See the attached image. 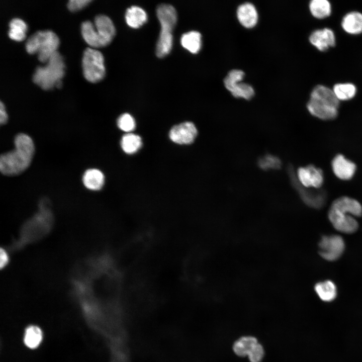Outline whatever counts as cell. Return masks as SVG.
Listing matches in <instances>:
<instances>
[{
    "mask_svg": "<svg viewBox=\"0 0 362 362\" xmlns=\"http://www.w3.org/2000/svg\"><path fill=\"white\" fill-rule=\"evenodd\" d=\"M14 144V149L0 157V170L6 176H16L24 172L31 165L35 154L34 141L27 134L16 135Z\"/></svg>",
    "mask_w": 362,
    "mask_h": 362,
    "instance_id": "6da1fadb",
    "label": "cell"
},
{
    "mask_svg": "<svg viewBox=\"0 0 362 362\" xmlns=\"http://www.w3.org/2000/svg\"><path fill=\"white\" fill-rule=\"evenodd\" d=\"M362 215V207L356 200L341 197L334 200L328 212L330 222L337 231L346 234L355 232L358 224L355 219Z\"/></svg>",
    "mask_w": 362,
    "mask_h": 362,
    "instance_id": "7a4b0ae2",
    "label": "cell"
},
{
    "mask_svg": "<svg viewBox=\"0 0 362 362\" xmlns=\"http://www.w3.org/2000/svg\"><path fill=\"white\" fill-rule=\"evenodd\" d=\"M339 101L332 89L317 85L312 90L307 108L314 117L324 120L335 119L338 115Z\"/></svg>",
    "mask_w": 362,
    "mask_h": 362,
    "instance_id": "3957f363",
    "label": "cell"
},
{
    "mask_svg": "<svg viewBox=\"0 0 362 362\" xmlns=\"http://www.w3.org/2000/svg\"><path fill=\"white\" fill-rule=\"evenodd\" d=\"M156 14L161 30L157 42L156 53L158 57L162 58L168 54L172 49V33L177 22V14L172 6L167 4L158 6Z\"/></svg>",
    "mask_w": 362,
    "mask_h": 362,
    "instance_id": "277c9868",
    "label": "cell"
},
{
    "mask_svg": "<svg viewBox=\"0 0 362 362\" xmlns=\"http://www.w3.org/2000/svg\"><path fill=\"white\" fill-rule=\"evenodd\" d=\"M44 66L36 68L33 81L44 90L61 85V79L64 75L65 65L62 56L58 52L54 53Z\"/></svg>",
    "mask_w": 362,
    "mask_h": 362,
    "instance_id": "5b68a950",
    "label": "cell"
},
{
    "mask_svg": "<svg viewBox=\"0 0 362 362\" xmlns=\"http://www.w3.org/2000/svg\"><path fill=\"white\" fill-rule=\"evenodd\" d=\"M59 45V39L53 31H39L31 35L27 40L25 48L31 54L37 53L39 60L46 63L56 52Z\"/></svg>",
    "mask_w": 362,
    "mask_h": 362,
    "instance_id": "8992f818",
    "label": "cell"
},
{
    "mask_svg": "<svg viewBox=\"0 0 362 362\" xmlns=\"http://www.w3.org/2000/svg\"><path fill=\"white\" fill-rule=\"evenodd\" d=\"M82 67L84 77L90 82H98L105 76L104 56L96 49H85L82 59Z\"/></svg>",
    "mask_w": 362,
    "mask_h": 362,
    "instance_id": "52a82bcc",
    "label": "cell"
},
{
    "mask_svg": "<svg viewBox=\"0 0 362 362\" xmlns=\"http://www.w3.org/2000/svg\"><path fill=\"white\" fill-rule=\"evenodd\" d=\"M319 254L328 261L338 259L345 249V243L341 236L338 235H325L319 243Z\"/></svg>",
    "mask_w": 362,
    "mask_h": 362,
    "instance_id": "ba28073f",
    "label": "cell"
},
{
    "mask_svg": "<svg viewBox=\"0 0 362 362\" xmlns=\"http://www.w3.org/2000/svg\"><path fill=\"white\" fill-rule=\"evenodd\" d=\"M293 184L297 189L303 201L308 206L319 209L322 207L326 201V194L321 189H310L302 186L296 179L294 173L291 175Z\"/></svg>",
    "mask_w": 362,
    "mask_h": 362,
    "instance_id": "9c48e42d",
    "label": "cell"
},
{
    "mask_svg": "<svg viewBox=\"0 0 362 362\" xmlns=\"http://www.w3.org/2000/svg\"><path fill=\"white\" fill-rule=\"evenodd\" d=\"M297 174L299 183L305 188L319 189L323 183L322 170L313 165L299 168Z\"/></svg>",
    "mask_w": 362,
    "mask_h": 362,
    "instance_id": "30bf717a",
    "label": "cell"
},
{
    "mask_svg": "<svg viewBox=\"0 0 362 362\" xmlns=\"http://www.w3.org/2000/svg\"><path fill=\"white\" fill-rule=\"evenodd\" d=\"M197 129L192 122H186L173 126L170 130V140L179 144L192 143L197 135Z\"/></svg>",
    "mask_w": 362,
    "mask_h": 362,
    "instance_id": "8fae6325",
    "label": "cell"
},
{
    "mask_svg": "<svg viewBox=\"0 0 362 362\" xmlns=\"http://www.w3.org/2000/svg\"><path fill=\"white\" fill-rule=\"evenodd\" d=\"M94 26L103 46L109 45L116 34V29L112 20L107 16L99 15L96 17Z\"/></svg>",
    "mask_w": 362,
    "mask_h": 362,
    "instance_id": "7c38bea8",
    "label": "cell"
},
{
    "mask_svg": "<svg viewBox=\"0 0 362 362\" xmlns=\"http://www.w3.org/2000/svg\"><path fill=\"white\" fill-rule=\"evenodd\" d=\"M309 41L318 50L323 52L335 46L336 39L333 31L328 28L317 29L310 35Z\"/></svg>",
    "mask_w": 362,
    "mask_h": 362,
    "instance_id": "4fadbf2b",
    "label": "cell"
},
{
    "mask_svg": "<svg viewBox=\"0 0 362 362\" xmlns=\"http://www.w3.org/2000/svg\"><path fill=\"white\" fill-rule=\"evenodd\" d=\"M332 168L335 175L342 180H348L352 177L355 170V164L343 155H336L332 161Z\"/></svg>",
    "mask_w": 362,
    "mask_h": 362,
    "instance_id": "5bb4252c",
    "label": "cell"
},
{
    "mask_svg": "<svg viewBox=\"0 0 362 362\" xmlns=\"http://www.w3.org/2000/svg\"><path fill=\"white\" fill-rule=\"evenodd\" d=\"M237 17L239 23L245 28L254 27L258 21V14L255 7L251 3H246L237 8Z\"/></svg>",
    "mask_w": 362,
    "mask_h": 362,
    "instance_id": "9a60e30c",
    "label": "cell"
},
{
    "mask_svg": "<svg viewBox=\"0 0 362 362\" xmlns=\"http://www.w3.org/2000/svg\"><path fill=\"white\" fill-rule=\"evenodd\" d=\"M82 182L87 189L92 191H99L104 186L105 175L103 172L98 168H88L83 173Z\"/></svg>",
    "mask_w": 362,
    "mask_h": 362,
    "instance_id": "2e32d148",
    "label": "cell"
},
{
    "mask_svg": "<svg viewBox=\"0 0 362 362\" xmlns=\"http://www.w3.org/2000/svg\"><path fill=\"white\" fill-rule=\"evenodd\" d=\"M341 26L343 30L351 35L362 33V13L353 11L346 14L342 18Z\"/></svg>",
    "mask_w": 362,
    "mask_h": 362,
    "instance_id": "e0dca14e",
    "label": "cell"
},
{
    "mask_svg": "<svg viewBox=\"0 0 362 362\" xmlns=\"http://www.w3.org/2000/svg\"><path fill=\"white\" fill-rule=\"evenodd\" d=\"M314 289L320 299L325 302L333 301L337 295L336 286L330 280L317 283Z\"/></svg>",
    "mask_w": 362,
    "mask_h": 362,
    "instance_id": "ac0fdd59",
    "label": "cell"
},
{
    "mask_svg": "<svg viewBox=\"0 0 362 362\" xmlns=\"http://www.w3.org/2000/svg\"><path fill=\"white\" fill-rule=\"evenodd\" d=\"M125 19L128 25L133 28H138L143 25L147 20L146 12L138 6L129 8L125 14Z\"/></svg>",
    "mask_w": 362,
    "mask_h": 362,
    "instance_id": "d6986e66",
    "label": "cell"
},
{
    "mask_svg": "<svg viewBox=\"0 0 362 362\" xmlns=\"http://www.w3.org/2000/svg\"><path fill=\"white\" fill-rule=\"evenodd\" d=\"M81 32L83 39L90 46L95 48L103 47L92 22H83L81 25Z\"/></svg>",
    "mask_w": 362,
    "mask_h": 362,
    "instance_id": "ffe728a7",
    "label": "cell"
},
{
    "mask_svg": "<svg viewBox=\"0 0 362 362\" xmlns=\"http://www.w3.org/2000/svg\"><path fill=\"white\" fill-rule=\"evenodd\" d=\"M201 34L195 31L185 33L181 37L182 45L191 53H197L201 48Z\"/></svg>",
    "mask_w": 362,
    "mask_h": 362,
    "instance_id": "44dd1931",
    "label": "cell"
},
{
    "mask_svg": "<svg viewBox=\"0 0 362 362\" xmlns=\"http://www.w3.org/2000/svg\"><path fill=\"white\" fill-rule=\"evenodd\" d=\"M309 10L312 15L318 19L329 17L331 13V6L327 0H312L309 3Z\"/></svg>",
    "mask_w": 362,
    "mask_h": 362,
    "instance_id": "7402d4cb",
    "label": "cell"
},
{
    "mask_svg": "<svg viewBox=\"0 0 362 362\" xmlns=\"http://www.w3.org/2000/svg\"><path fill=\"white\" fill-rule=\"evenodd\" d=\"M9 27L8 35L12 40L22 41L25 38L27 26L24 21L19 18H14L10 21Z\"/></svg>",
    "mask_w": 362,
    "mask_h": 362,
    "instance_id": "603a6c76",
    "label": "cell"
},
{
    "mask_svg": "<svg viewBox=\"0 0 362 362\" xmlns=\"http://www.w3.org/2000/svg\"><path fill=\"white\" fill-rule=\"evenodd\" d=\"M257 342V339L253 336L242 337L234 342L233 351L239 356H247L250 350Z\"/></svg>",
    "mask_w": 362,
    "mask_h": 362,
    "instance_id": "cb8c5ba5",
    "label": "cell"
},
{
    "mask_svg": "<svg viewBox=\"0 0 362 362\" xmlns=\"http://www.w3.org/2000/svg\"><path fill=\"white\" fill-rule=\"evenodd\" d=\"M332 90L339 101L349 100L356 93V86L349 82L336 83L333 86Z\"/></svg>",
    "mask_w": 362,
    "mask_h": 362,
    "instance_id": "d4e9b609",
    "label": "cell"
},
{
    "mask_svg": "<svg viewBox=\"0 0 362 362\" xmlns=\"http://www.w3.org/2000/svg\"><path fill=\"white\" fill-rule=\"evenodd\" d=\"M121 145L123 151L126 153H134L142 146L141 138L137 135L128 133L122 137Z\"/></svg>",
    "mask_w": 362,
    "mask_h": 362,
    "instance_id": "484cf974",
    "label": "cell"
},
{
    "mask_svg": "<svg viewBox=\"0 0 362 362\" xmlns=\"http://www.w3.org/2000/svg\"><path fill=\"white\" fill-rule=\"evenodd\" d=\"M42 339V332L40 328L31 325L26 329L24 336L25 345L30 348H35L40 344Z\"/></svg>",
    "mask_w": 362,
    "mask_h": 362,
    "instance_id": "4316f807",
    "label": "cell"
},
{
    "mask_svg": "<svg viewBox=\"0 0 362 362\" xmlns=\"http://www.w3.org/2000/svg\"><path fill=\"white\" fill-rule=\"evenodd\" d=\"M235 98H241L246 100L250 99L254 95L253 87L247 83L238 81L232 84L228 89Z\"/></svg>",
    "mask_w": 362,
    "mask_h": 362,
    "instance_id": "83f0119b",
    "label": "cell"
},
{
    "mask_svg": "<svg viewBox=\"0 0 362 362\" xmlns=\"http://www.w3.org/2000/svg\"><path fill=\"white\" fill-rule=\"evenodd\" d=\"M259 167L263 169H274L279 168L281 165L280 159L274 155L267 154L261 157L258 162Z\"/></svg>",
    "mask_w": 362,
    "mask_h": 362,
    "instance_id": "f1b7e54d",
    "label": "cell"
},
{
    "mask_svg": "<svg viewBox=\"0 0 362 362\" xmlns=\"http://www.w3.org/2000/svg\"><path fill=\"white\" fill-rule=\"evenodd\" d=\"M117 125L122 131L129 132L135 129L136 124L135 120L132 116L129 114L124 113L118 118Z\"/></svg>",
    "mask_w": 362,
    "mask_h": 362,
    "instance_id": "f546056e",
    "label": "cell"
},
{
    "mask_svg": "<svg viewBox=\"0 0 362 362\" xmlns=\"http://www.w3.org/2000/svg\"><path fill=\"white\" fill-rule=\"evenodd\" d=\"M244 72L239 69H233L230 71L224 79V83L226 88L238 81H241L244 76Z\"/></svg>",
    "mask_w": 362,
    "mask_h": 362,
    "instance_id": "4dcf8cb0",
    "label": "cell"
},
{
    "mask_svg": "<svg viewBox=\"0 0 362 362\" xmlns=\"http://www.w3.org/2000/svg\"><path fill=\"white\" fill-rule=\"evenodd\" d=\"M264 354V351L262 346L257 342L250 350L247 356L250 362H261Z\"/></svg>",
    "mask_w": 362,
    "mask_h": 362,
    "instance_id": "1f68e13d",
    "label": "cell"
},
{
    "mask_svg": "<svg viewBox=\"0 0 362 362\" xmlns=\"http://www.w3.org/2000/svg\"><path fill=\"white\" fill-rule=\"evenodd\" d=\"M90 2V0H70L67 7L70 11L75 12L83 9Z\"/></svg>",
    "mask_w": 362,
    "mask_h": 362,
    "instance_id": "d6a6232c",
    "label": "cell"
},
{
    "mask_svg": "<svg viewBox=\"0 0 362 362\" xmlns=\"http://www.w3.org/2000/svg\"><path fill=\"white\" fill-rule=\"evenodd\" d=\"M8 121V115L5 105L1 102L0 104V123L2 125L6 124Z\"/></svg>",
    "mask_w": 362,
    "mask_h": 362,
    "instance_id": "836d02e7",
    "label": "cell"
}]
</instances>
